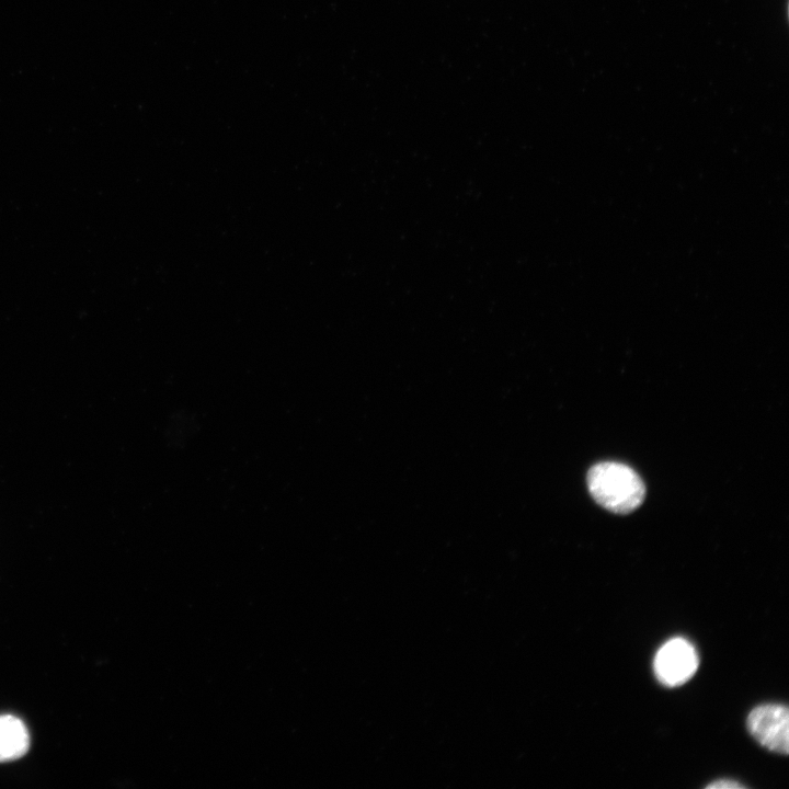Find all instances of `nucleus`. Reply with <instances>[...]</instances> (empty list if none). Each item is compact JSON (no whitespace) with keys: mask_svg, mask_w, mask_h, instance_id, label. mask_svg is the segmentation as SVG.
<instances>
[{"mask_svg":"<svg viewBox=\"0 0 789 789\" xmlns=\"http://www.w3.org/2000/svg\"><path fill=\"white\" fill-rule=\"evenodd\" d=\"M587 485L601 506L617 514L632 512L645 495L639 474L629 466L615 461L593 466L587 473Z\"/></svg>","mask_w":789,"mask_h":789,"instance_id":"1","label":"nucleus"},{"mask_svg":"<svg viewBox=\"0 0 789 789\" xmlns=\"http://www.w3.org/2000/svg\"><path fill=\"white\" fill-rule=\"evenodd\" d=\"M747 729L764 747L788 754L789 712L786 706L767 704L754 708L747 717Z\"/></svg>","mask_w":789,"mask_h":789,"instance_id":"2","label":"nucleus"},{"mask_svg":"<svg viewBox=\"0 0 789 789\" xmlns=\"http://www.w3.org/2000/svg\"><path fill=\"white\" fill-rule=\"evenodd\" d=\"M697 667V652L693 644L683 638L665 642L656 652L653 662L656 678L670 687L686 683Z\"/></svg>","mask_w":789,"mask_h":789,"instance_id":"3","label":"nucleus"},{"mask_svg":"<svg viewBox=\"0 0 789 789\" xmlns=\"http://www.w3.org/2000/svg\"><path fill=\"white\" fill-rule=\"evenodd\" d=\"M30 750V734L24 722L11 714L0 716V763L22 758Z\"/></svg>","mask_w":789,"mask_h":789,"instance_id":"4","label":"nucleus"},{"mask_svg":"<svg viewBox=\"0 0 789 789\" xmlns=\"http://www.w3.org/2000/svg\"><path fill=\"white\" fill-rule=\"evenodd\" d=\"M707 788H713V789H723V788L731 789V788H734V789H739V788H744V786L741 785V784H739V782H736V781H734V780L721 779V780H716L714 782L709 784V785L707 786Z\"/></svg>","mask_w":789,"mask_h":789,"instance_id":"5","label":"nucleus"}]
</instances>
